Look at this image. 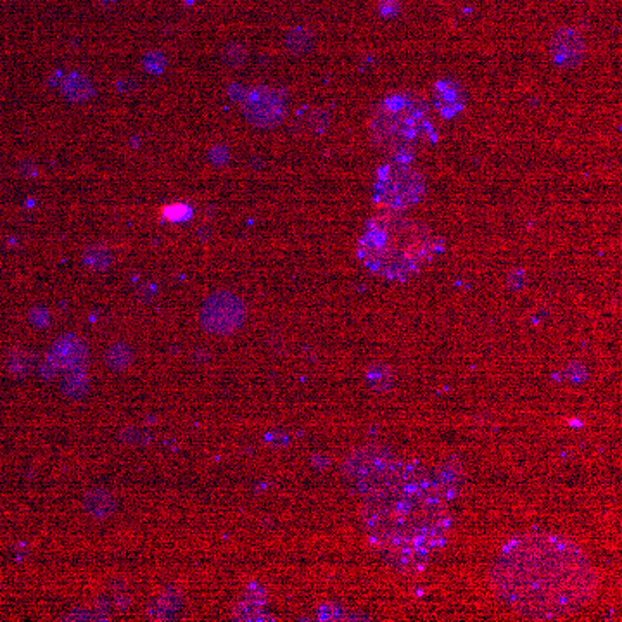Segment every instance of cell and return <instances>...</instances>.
Masks as SVG:
<instances>
[{"instance_id": "obj_11", "label": "cell", "mask_w": 622, "mask_h": 622, "mask_svg": "<svg viewBox=\"0 0 622 622\" xmlns=\"http://www.w3.org/2000/svg\"><path fill=\"white\" fill-rule=\"evenodd\" d=\"M83 507H85L88 516L96 518H105L116 510V501L107 491L94 489L83 498Z\"/></svg>"}, {"instance_id": "obj_7", "label": "cell", "mask_w": 622, "mask_h": 622, "mask_svg": "<svg viewBox=\"0 0 622 622\" xmlns=\"http://www.w3.org/2000/svg\"><path fill=\"white\" fill-rule=\"evenodd\" d=\"M242 109L254 126L270 128L282 122L286 114V101L284 96L275 88L256 87L246 96Z\"/></svg>"}, {"instance_id": "obj_4", "label": "cell", "mask_w": 622, "mask_h": 622, "mask_svg": "<svg viewBox=\"0 0 622 622\" xmlns=\"http://www.w3.org/2000/svg\"><path fill=\"white\" fill-rule=\"evenodd\" d=\"M431 128L427 103L412 92L388 96L369 123L372 141L386 151H408L425 141Z\"/></svg>"}, {"instance_id": "obj_9", "label": "cell", "mask_w": 622, "mask_h": 622, "mask_svg": "<svg viewBox=\"0 0 622 622\" xmlns=\"http://www.w3.org/2000/svg\"><path fill=\"white\" fill-rule=\"evenodd\" d=\"M465 90L453 80H439L434 85L435 111L444 118H453L465 109Z\"/></svg>"}, {"instance_id": "obj_13", "label": "cell", "mask_w": 622, "mask_h": 622, "mask_svg": "<svg viewBox=\"0 0 622 622\" xmlns=\"http://www.w3.org/2000/svg\"><path fill=\"white\" fill-rule=\"evenodd\" d=\"M105 361L113 370H124L126 367L132 365L133 352L124 343H116L109 346V350L105 352Z\"/></svg>"}, {"instance_id": "obj_14", "label": "cell", "mask_w": 622, "mask_h": 622, "mask_svg": "<svg viewBox=\"0 0 622 622\" xmlns=\"http://www.w3.org/2000/svg\"><path fill=\"white\" fill-rule=\"evenodd\" d=\"M83 261L88 269L105 270L111 265V252L104 246H90L85 249Z\"/></svg>"}, {"instance_id": "obj_16", "label": "cell", "mask_w": 622, "mask_h": 622, "mask_svg": "<svg viewBox=\"0 0 622 622\" xmlns=\"http://www.w3.org/2000/svg\"><path fill=\"white\" fill-rule=\"evenodd\" d=\"M163 215H165L166 220H169V222H184V220L190 218L192 207L182 205V203H177V205L166 206L163 209Z\"/></svg>"}, {"instance_id": "obj_8", "label": "cell", "mask_w": 622, "mask_h": 622, "mask_svg": "<svg viewBox=\"0 0 622 622\" xmlns=\"http://www.w3.org/2000/svg\"><path fill=\"white\" fill-rule=\"evenodd\" d=\"M584 52V41L574 28H560L550 41V56L562 68H576L582 61Z\"/></svg>"}, {"instance_id": "obj_17", "label": "cell", "mask_w": 622, "mask_h": 622, "mask_svg": "<svg viewBox=\"0 0 622 622\" xmlns=\"http://www.w3.org/2000/svg\"><path fill=\"white\" fill-rule=\"evenodd\" d=\"M398 7H399L398 0H380V4H379V11L384 16H393L398 13Z\"/></svg>"}, {"instance_id": "obj_1", "label": "cell", "mask_w": 622, "mask_h": 622, "mask_svg": "<svg viewBox=\"0 0 622 622\" xmlns=\"http://www.w3.org/2000/svg\"><path fill=\"white\" fill-rule=\"evenodd\" d=\"M348 476L361 497L369 543L398 569H420L448 539L452 516L439 484L422 465L367 450Z\"/></svg>"}, {"instance_id": "obj_12", "label": "cell", "mask_w": 622, "mask_h": 622, "mask_svg": "<svg viewBox=\"0 0 622 622\" xmlns=\"http://www.w3.org/2000/svg\"><path fill=\"white\" fill-rule=\"evenodd\" d=\"M62 90L75 103L85 101L94 94L92 83L88 78H85L82 73H73V75L66 77V80L62 83Z\"/></svg>"}, {"instance_id": "obj_5", "label": "cell", "mask_w": 622, "mask_h": 622, "mask_svg": "<svg viewBox=\"0 0 622 622\" xmlns=\"http://www.w3.org/2000/svg\"><path fill=\"white\" fill-rule=\"evenodd\" d=\"M424 194V177L412 166L389 163L379 168L373 184V197L379 206L403 211L416 205Z\"/></svg>"}, {"instance_id": "obj_2", "label": "cell", "mask_w": 622, "mask_h": 622, "mask_svg": "<svg viewBox=\"0 0 622 622\" xmlns=\"http://www.w3.org/2000/svg\"><path fill=\"white\" fill-rule=\"evenodd\" d=\"M493 586L499 600L518 616L557 621L591 601L599 576L574 541L526 533L503 544L493 567Z\"/></svg>"}, {"instance_id": "obj_3", "label": "cell", "mask_w": 622, "mask_h": 622, "mask_svg": "<svg viewBox=\"0 0 622 622\" xmlns=\"http://www.w3.org/2000/svg\"><path fill=\"white\" fill-rule=\"evenodd\" d=\"M437 251L439 239L429 228L391 209L373 216L358 242L361 263L375 275L393 280L418 273Z\"/></svg>"}, {"instance_id": "obj_10", "label": "cell", "mask_w": 622, "mask_h": 622, "mask_svg": "<svg viewBox=\"0 0 622 622\" xmlns=\"http://www.w3.org/2000/svg\"><path fill=\"white\" fill-rule=\"evenodd\" d=\"M49 358L54 363V367L62 370H71V369L82 367L87 358V348L82 339L75 335H66L52 346Z\"/></svg>"}, {"instance_id": "obj_6", "label": "cell", "mask_w": 622, "mask_h": 622, "mask_svg": "<svg viewBox=\"0 0 622 622\" xmlns=\"http://www.w3.org/2000/svg\"><path fill=\"white\" fill-rule=\"evenodd\" d=\"M246 316V306L242 299L227 290H218L205 301L199 322L205 331L211 334H230L239 329Z\"/></svg>"}, {"instance_id": "obj_15", "label": "cell", "mask_w": 622, "mask_h": 622, "mask_svg": "<svg viewBox=\"0 0 622 622\" xmlns=\"http://www.w3.org/2000/svg\"><path fill=\"white\" fill-rule=\"evenodd\" d=\"M87 388H88V377L83 372L82 367L71 369L62 384V389L69 396H80Z\"/></svg>"}]
</instances>
